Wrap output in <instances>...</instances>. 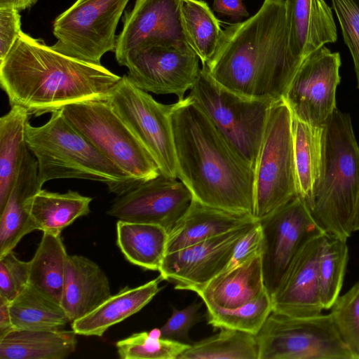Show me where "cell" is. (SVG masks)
<instances>
[{
    "label": "cell",
    "mask_w": 359,
    "mask_h": 359,
    "mask_svg": "<svg viewBox=\"0 0 359 359\" xmlns=\"http://www.w3.org/2000/svg\"><path fill=\"white\" fill-rule=\"evenodd\" d=\"M302 60L290 47L285 2L264 0L255 15L222 30L202 67L223 87L273 103L284 99Z\"/></svg>",
    "instance_id": "cell-1"
},
{
    "label": "cell",
    "mask_w": 359,
    "mask_h": 359,
    "mask_svg": "<svg viewBox=\"0 0 359 359\" xmlns=\"http://www.w3.org/2000/svg\"><path fill=\"white\" fill-rule=\"evenodd\" d=\"M176 177L194 199L255 217L254 168L189 96L170 114Z\"/></svg>",
    "instance_id": "cell-2"
},
{
    "label": "cell",
    "mask_w": 359,
    "mask_h": 359,
    "mask_svg": "<svg viewBox=\"0 0 359 359\" xmlns=\"http://www.w3.org/2000/svg\"><path fill=\"white\" fill-rule=\"evenodd\" d=\"M101 64L65 55L24 33L0 61V83L11 106L29 115L89 100H107L121 79Z\"/></svg>",
    "instance_id": "cell-3"
},
{
    "label": "cell",
    "mask_w": 359,
    "mask_h": 359,
    "mask_svg": "<svg viewBox=\"0 0 359 359\" xmlns=\"http://www.w3.org/2000/svg\"><path fill=\"white\" fill-rule=\"evenodd\" d=\"M358 193L359 146L349 114L336 108L323 128L320 173L305 203L326 234L347 241Z\"/></svg>",
    "instance_id": "cell-4"
},
{
    "label": "cell",
    "mask_w": 359,
    "mask_h": 359,
    "mask_svg": "<svg viewBox=\"0 0 359 359\" xmlns=\"http://www.w3.org/2000/svg\"><path fill=\"white\" fill-rule=\"evenodd\" d=\"M41 126L28 122L27 147L36 159L40 184L55 179L76 178L102 182L118 196L140 182L119 169L67 120L62 109L51 113Z\"/></svg>",
    "instance_id": "cell-5"
},
{
    "label": "cell",
    "mask_w": 359,
    "mask_h": 359,
    "mask_svg": "<svg viewBox=\"0 0 359 359\" xmlns=\"http://www.w3.org/2000/svg\"><path fill=\"white\" fill-rule=\"evenodd\" d=\"M292 122V114L284 99L272 104L254 166L257 220L297 196Z\"/></svg>",
    "instance_id": "cell-6"
},
{
    "label": "cell",
    "mask_w": 359,
    "mask_h": 359,
    "mask_svg": "<svg viewBox=\"0 0 359 359\" xmlns=\"http://www.w3.org/2000/svg\"><path fill=\"white\" fill-rule=\"evenodd\" d=\"M189 95L254 168L273 102L246 97L223 87L203 67Z\"/></svg>",
    "instance_id": "cell-7"
},
{
    "label": "cell",
    "mask_w": 359,
    "mask_h": 359,
    "mask_svg": "<svg viewBox=\"0 0 359 359\" xmlns=\"http://www.w3.org/2000/svg\"><path fill=\"white\" fill-rule=\"evenodd\" d=\"M67 120L98 151L131 177L144 182L161 174L153 157L107 100H89L62 109Z\"/></svg>",
    "instance_id": "cell-8"
},
{
    "label": "cell",
    "mask_w": 359,
    "mask_h": 359,
    "mask_svg": "<svg viewBox=\"0 0 359 359\" xmlns=\"http://www.w3.org/2000/svg\"><path fill=\"white\" fill-rule=\"evenodd\" d=\"M255 337L258 359H357L330 313L292 317L272 311Z\"/></svg>",
    "instance_id": "cell-9"
},
{
    "label": "cell",
    "mask_w": 359,
    "mask_h": 359,
    "mask_svg": "<svg viewBox=\"0 0 359 359\" xmlns=\"http://www.w3.org/2000/svg\"><path fill=\"white\" fill-rule=\"evenodd\" d=\"M129 0H77L54 21V50L78 60L100 64L114 51L118 20Z\"/></svg>",
    "instance_id": "cell-10"
},
{
    "label": "cell",
    "mask_w": 359,
    "mask_h": 359,
    "mask_svg": "<svg viewBox=\"0 0 359 359\" xmlns=\"http://www.w3.org/2000/svg\"><path fill=\"white\" fill-rule=\"evenodd\" d=\"M107 102L149 152L161 173L177 178L170 118L172 104L158 102L135 86L128 75L121 78Z\"/></svg>",
    "instance_id": "cell-11"
},
{
    "label": "cell",
    "mask_w": 359,
    "mask_h": 359,
    "mask_svg": "<svg viewBox=\"0 0 359 359\" xmlns=\"http://www.w3.org/2000/svg\"><path fill=\"white\" fill-rule=\"evenodd\" d=\"M259 221L263 233L264 281L271 296L302 248L312 238L325 233L299 196Z\"/></svg>",
    "instance_id": "cell-12"
},
{
    "label": "cell",
    "mask_w": 359,
    "mask_h": 359,
    "mask_svg": "<svg viewBox=\"0 0 359 359\" xmlns=\"http://www.w3.org/2000/svg\"><path fill=\"white\" fill-rule=\"evenodd\" d=\"M199 57L187 43L151 46L130 52L119 64L127 67L137 88L158 95H174L178 100L195 83Z\"/></svg>",
    "instance_id": "cell-13"
},
{
    "label": "cell",
    "mask_w": 359,
    "mask_h": 359,
    "mask_svg": "<svg viewBox=\"0 0 359 359\" xmlns=\"http://www.w3.org/2000/svg\"><path fill=\"white\" fill-rule=\"evenodd\" d=\"M340 66L339 53L325 46L303 59L284 97L293 116L314 126H324L337 108Z\"/></svg>",
    "instance_id": "cell-14"
},
{
    "label": "cell",
    "mask_w": 359,
    "mask_h": 359,
    "mask_svg": "<svg viewBox=\"0 0 359 359\" xmlns=\"http://www.w3.org/2000/svg\"><path fill=\"white\" fill-rule=\"evenodd\" d=\"M193 198L180 180L161 173L118 196L107 213L118 220L158 225L169 233L187 212Z\"/></svg>",
    "instance_id": "cell-15"
},
{
    "label": "cell",
    "mask_w": 359,
    "mask_h": 359,
    "mask_svg": "<svg viewBox=\"0 0 359 359\" xmlns=\"http://www.w3.org/2000/svg\"><path fill=\"white\" fill-rule=\"evenodd\" d=\"M257 221L166 253L160 276L176 290L198 292L226 268L236 243Z\"/></svg>",
    "instance_id": "cell-16"
},
{
    "label": "cell",
    "mask_w": 359,
    "mask_h": 359,
    "mask_svg": "<svg viewBox=\"0 0 359 359\" xmlns=\"http://www.w3.org/2000/svg\"><path fill=\"white\" fill-rule=\"evenodd\" d=\"M181 1L136 0L133 8L126 12L123 27L117 37V62L142 48L187 43L181 23Z\"/></svg>",
    "instance_id": "cell-17"
},
{
    "label": "cell",
    "mask_w": 359,
    "mask_h": 359,
    "mask_svg": "<svg viewBox=\"0 0 359 359\" xmlns=\"http://www.w3.org/2000/svg\"><path fill=\"white\" fill-rule=\"evenodd\" d=\"M325 237L326 233H323L312 238L297 254L271 296L272 311L292 317L322 313L318 267Z\"/></svg>",
    "instance_id": "cell-18"
},
{
    "label": "cell",
    "mask_w": 359,
    "mask_h": 359,
    "mask_svg": "<svg viewBox=\"0 0 359 359\" xmlns=\"http://www.w3.org/2000/svg\"><path fill=\"white\" fill-rule=\"evenodd\" d=\"M41 189L36 159L26 146L15 184L0 213V257L36 230L30 217L29 201Z\"/></svg>",
    "instance_id": "cell-19"
},
{
    "label": "cell",
    "mask_w": 359,
    "mask_h": 359,
    "mask_svg": "<svg viewBox=\"0 0 359 359\" xmlns=\"http://www.w3.org/2000/svg\"><path fill=\"white\" fill-rule=\"evenodd\" d=\"M285 8L290 47L295 57L303 60L337 40L332 12L324 0H285Z\"/></svg>",
    "instance_id": "cell-20"
},
{
    "label": "cell",
    "mask_w": 359,
    "mask_h": 359,
    "mask_svg": "<svg viewBox=\"0 0 359 359\" xmlns=\"http://www.w3.org/2000/svg\"><path fill=\"white\" fill-rule=\"evenodd\" d=\"M111 295L108 278L96 263L81 255H68L60 304L71 323L91 312Z\"/></svg>",
    "instance_id": "cell-21"
},
{
    "label": "cell",
    "mask_w": 359,
    "mask_h": 359,
    "mask_svg": "<svg viewBox=\"0 0 359 359\" xmlns=\"http://www.w3.org/2000/svg\"><path fill=\"white\" fill-rule=\"evenodd\" d=\"M257 220L252 215L214 208L193 198L187 212L168 233L166 253Z\"/></svg>",
    "instance_id": "cell-22"
},
{
    "label": "cell",
    "mask_w": 359,
    "mask_h": 359,
    "mask_svg": "<svg viewBox=\"0 0 359 359\" xmlns=\"http://www.w3.org/2000/svg\"><path fill=\"white\" fill-rule=\"evenodd\" d=\"M266 290L262 255H259L221 272L196 294L206 306L231 309L258 298Z\"/></svg>",
    "instance_id": "cell-23"
},
{
    "label": "cell",
    "mask_w": 359,
    "mask_h": 359,
    "mask_svg": "<svg viewBox=\"0 0 359 359\" xmlns=\"http://www.w3.org/2000/svg\"><path fill=\"white\" fill-rule=\"evenodd\" d=\"M161 276L147 283L126 287L111 295L86 316L72 322L76 334L101 337L111 326L140 311L161 290Z\"/></svg>",
    "instance_id": "cell-24"
},
{
    "label": "cell",
    "mask_w": 359,
    "mask_h": 359,
    "mask_svg": "<svg viewBox=\"0 0 359 359\" xmlns=\"http://www.w3.org/2000/svg\"><path fill=\"white\" fill-rule=\"evenodd\" d=\"M74 330L13 329L0 338L1 359H64L74 352Z\"/></svg>",
    "instance_id": "cell-25"
},
{
    "label": "cell",
    "mask_w": 359,
    "mask_h": 359,
    "mask_svg": "<svg viewBox=\"0 0 359 359\" xmlns=\"http://www.w3.org/2000/svg\"><path fill=\"white\" fill-rule=\"evenodd\" d=\"M168 233L161 226L118 220L116 243L127 260L145 269L159 271L164 257Z\"/></svg>",
    "instance_id": "cell-26"
},
{
    "label": "cell",
    "mask_w": 359,
    "mask_h": 359,
    "mask_svg": "<svg viewBox=\"0 0 359 359\" xmlns=\"http://www.w3.org/2000/svg\"><path fill=\"white\" fill-rule=\"evenodd\" d=\"M91 201L92 198L75 191L57 193L41 189L29 201L30 217L36 230L61 233L90 212Z\"/></svg>",
    "instance_id": "cell-27"
},
{
    "label": "cell",
    "mask_w": 359,
    "mask_h": 359,
    "mask_svg": "<svg viewBox=\"0 0 359 359\" xmlns=\"http://www.w3.org/2000/svg\"><path fill=\"white\" fill-rule=\"evenodd\" d=\"M29 116L22 107L11 106L0 118V213L15 184L27 146L25 131Z\"/></svg>",
    "instance_id": "cell-28"
},
{
    "label": "cell",
    "mask_w": 359,
    "mask_h": 359,
    "mask_svg": "<svg viewBox=\"0 0 359 359\" xmlns=\"http://www.w3.org/2000/svg\"><path fill=\"white\" fill-rule=\"evenodd\" d=\"M323 128L310 125L292 116L297 191L305 203L310 199L320 173Z\"/></svg>",
    "instance_id": "cell-29"
},
{
    "label": "cell",
    "mask_w": 359,
    "mask_h": 359,
    "mask_svg": "<svg viewBox=\"0 0 359 359\" xmlns=\"http://www.w3.org/2000/svg\"><path fill=\"white\" fill-rule=\"evenodd\" d=\"M14 329L60 330L71 322L61 304L28 284L11 302Z\"/></svg>",
    "instance_id": "cell-30"
},
{
    "label": "cell",
    "mask_w": 359,
    "mask_h": 359,
    "mask_svg": "<svg viewBox=\"0 0 359 359\" xmlns=\"http://www.w3.org/2000/svg\"><path fill=\"white\" fill-rule=\"evenodd\" d=\"M60 233L43 231L41 241L29 261V284L60 303L67 252Z\"/></svg>",
    "instance_id": "cell-31"
},
{
    "label": "cell",
    "mask_w": 359,
    "mask_h": 359,
    "mask_svg": "<svg viewBox=\"0 0 359 359\" xmlns=\"http://www.w3.org/2000/svg\"><path fill=\"white\" fill-rule=\"evenodd\" d=\"M180 17L186 41L204 65L214 55L221 37L219 22L203 0H182Z\"/></svg>",
    "instance_id": "cell-32"
},
{
    "label": "cell",
    "mask_w": 359,
    "mask_h": 359,
    "mask_svg": "<svg viewBox=\"0 0 359 359\" xmlns=\"http://www.w3.org/2000/svg\"><path fill=\"white\" fill-rule=\"evenodd\" d=\"M220 332L190 344L177 359H258L255 335L237 330Z\"/></svg>",
    "instance_id": "cell-33"
},
{
    "label": "cell",
    "mask_w": 359,
    "mask_h": 359,
    "mask_svg": "<svg viewBox=\"0 0 359 359\" xmlns=\"http://www.w3.org/2000/svg\"><path fill=\"white\" fill-rule=\"evenodd\" d=\"M348 259L347 241L326 234L318 267L319 294L323 309H330L339 296Z\"/></svg>",
    "instance_id": "cell-34"
},
{
    "label": "cell",
    "mask_w": 359,
    "mask_h": 359,
    "mask_svg": "<svg viewBox=\"0 0 359 359\" xmlns=\"http://www.w3.org/2000/svg\"><path fill=\"white\" fill-rule=\"evenodd\" d=\"M208 323L215 328H226L256 335L273 311L272 299L266 290L258 298L238 307L226 309L207 306Z\"/></svg>",
    "instance_id": "cell-35"
},
{
    "label": "cell",
    "mask_w": 359,
    "mask_h": 359,
    "mask_svg": "<svg viewBox=\"0 0 359 359\" xmlns=\"http://www.w3.org/2000/svg\"><path fill=\"white\" fill-rule=\"evenodd\" d=\"M189 346L161 337L158 329L134 333L116 344L121 359H177Z\"/></svg>",
    "instance_id": "cell-36"
},
{
    "label": "cell",
    "mask_w": 359,
    "mask_h": 359,
    "mask_svg": "<svg viewBox=\"0 0 359 359\" xmlns=\"http://www.w3.org/2000/svg\"><path fill=\"white\" fill-rule=\"evenodd\" d=\"M330 309L341 337L359 359V281L339 296Z\"/></svg>",
    "instance_id": "cell-37"
},
{
    "label": "cell",
    "mask_w": 359,
    "mask_h": 359,
    "mask_svg": "<svg viewBox=\"0 0 359 359\" xmlns=\"http://www.w3.org/2000/svg\"><path fill=\"white\" fill-rule=\"evenodd\" d=\"M351 54L359 88V0H331Z\"/></svg>",
    "instance_id": "cell-38"
},
{
    "label": "cell",
    "mask_w": 359,
    "mask_h": 359,
    "mask_svg": "<svg viewBox=\"0 0 359 359\" xmlns=\"http://www.w3.org/2000/svg\"><path fill=\"white\" fill-rule=\"evenodd\" d=\"M29 284V262L12 251L0 257V297L11 302Z\"/></svg>",
    "instance_id": "cell-39"
},
{
    "label": "cell",
    "mask_w": 359,
    "mask_h": 359,
    "mask_svg": "<svg viewBox=\"0 0 359 359\" xmlns=\"http://www.w3.org/2000/svg\"><path fill=\"white\" fill-rule=\"evenodd\" d=\"M201 302H195L182 309L172 307L170 317L158 329L160 337L188 344L191 328L201 320Z\"/></svg>",
    "instance_id": "cell-40"
},
{
    "label": "cell",
    "mask_w": 359,
    "mask_h": 359,
    "mask_svg": "<svg viewBox=\"0 0 359 359\" xmlns=\"http://www.w3.org/2000/svg\"><path fill=\"white\" fill-rule=\"evenodd\" d=\"M262 228L257 220L238 241L229 263L222 271L232 269L255 256L262 255Z\"/></svg>",
    "instance_id": "cell-41"
},
{
    "label": "cell",
    "mask_w": 359,
    "mask_h": 359,
    "mask_svg": "<svg viewBox=\"0 0 359 359\" xmlns=\"http://www.w3.org/2000/svg\"><path fill=\"white\" fill-rule=\"evenodd\" d=\"M21 32L19 11L13 8H0V61L8 54Z\"/></svg>",
    "instance_id": "cell-42"
},
{
    "label": "cell",
    "mask_w": 359,
    "mask_h": 359,
    "mask_svg": "<svg viewBox=\"0 0 359 359\" xmlns=\"http://www.w3.org/2000/svg\"><path fill=\"white\" fill-rule=\"evenodd\" d=\"M243 1V0H214L213 9L219 14L238 20L249 15Z\"/></svg>",
    "instance_id": "cell-43"
},
{
    "label": "cell",
    "mask_w": 359,
    "mask_h": 359,
    "mask_svg": "<svg viewBox=\"0 0 359 359\" xmlns=\"http://www.w3.org/2000/svg\"><path fill=\"white\" fill-rule=\"evenodd\" d=\"M13 329L10 311V302L0 297V338Z\"/></svg>",
    "instance_id": "cell-44"
},
{
    "label": "cell",
    "mask_w": 359,
    "mask_h": 359,
    "mask_svg": "<svg viewBox=\"0 0 359 359\" xmlns=\"http://www.w3.org/2000/svg\"><path fill=\"white\" fill-rule=\"evenodd\" d=\"M13 8L18 11L27 8L26 0H0V8Z\"/></svg>",
    "instance_id": "cell-45"
},
{
    "label": "cell",
    "mask_w": 359,
    "mask_h": 359,
    "mask_svg": "<svg viewBox=\"0 0 359 359\" xmlns=\"http://www.w3.org/2000/svg\"><path fill=\"white\" fill-rule=\"evenodd\" d=\"M359 231V193L355 205L353 218V231Z\"/></svg>",
    "instance_id": "cell-46"
},
{
    "label": "cell",
    "mask_w": 359,
    "mask_h": 359,
    "mask_svg": "<svg viewBox=\"0 0 359 359\" xmlns=\"http://www.w3.org/2000/svg\"><path fill=\"white\" fill-rule=\"evenodd\" d=\"M38 0H26L27 8L30 7L34 4Z\"/></svg>",
    "instance_id": "cell-47"
},
{
    "label": "cell",
    "mask_w": 359,
    "mask_h": 359,
    "mask_svg": "<svg viewBox=\"0 0 359 359\" xmlns=\"http://www.w3.org/2000/svg\"><path fill=\"white\" fill-rule=\"evenodd\" d=\"M271 1H282V2H285V0H271Z\"/></svg>",
    "instance_id": "cell-48"
}]
</instances>
